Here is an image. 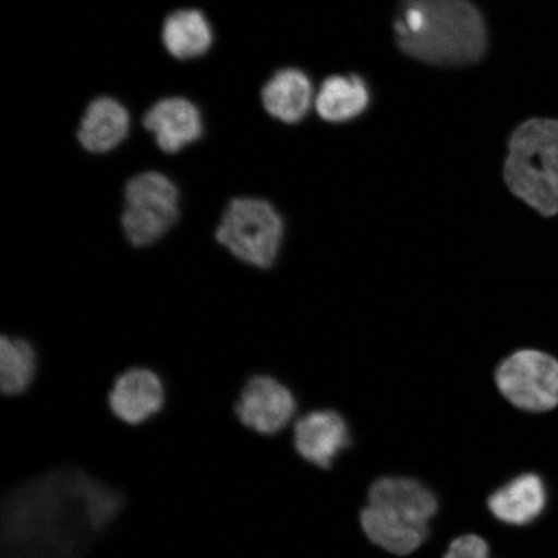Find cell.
Here are the masks:
<instances>
[{
    "label": "cell",
    "instance_id": "cell-1",
    "mask_svg": "<svg viewBox=\"0 0 558 558\" xmlns=\"http://www.w3.org/2000/svg\"><path fill=\"white\" fill-rule=\"evenodd\" d=\"M400 50L438 66H464L483 58L487 33L470 0H402L395 20Z\"/></svg>",
    "mask_w": 558,
    "mask_h": 558
},
{
    "label": "cell",
    "instance_id": "cell-2",
    "mask_svg": "<svg viewBox=\"0 0 558 558\" xmlns=\"http://www.w3.org/2000/svg\"><path fill=\"white\" fill-rule=\"evenodd\" d=\"M438 509L437 495L422 481L383 476L368 487L360 523L374 546L403 557L414 554L428 539Z\"/></svg>",
    "mask_w": 558,
    "mask_h": 558
},
{
    "label": "cell",
    "instance_id": "cell-3",
    "mask_svg": "<svg viewBox=\"0 0 558 558\" xmlns=\"http://www.w3.org/2000/svg\"><path fill=\"white\" fill-rule=\"evenodd\" d=\"M509 191L543 216L558 214V121L535 118L519 125L508 143Z\"/></svg>",
    "mask_w": 558,
    "mask_h": 558
},
{
    "label": "cell",
    "instance_id": "cell-4",
    "mask_svg": "<svg viewBox=\"0 0 558 558\" xmlns=\"http://www.w3.org/2000/svg\"><path fill=\"white\" fill-rule=\"evenodd\" d=\"M284 234L282 216L268 201L241 197L230 201L221 216L216 240L251 267L267 269L277 260Z\"/></svg>",
    "mask_w": 558,
    "mask_h": 558
},
{
    "label": "cell",
    "instance_id": "cell-5",
    "mask_svg": "<svg viewBox=\"0 0 558 558\" xmlns=\"http://www.w3.org/2000/svg\"><path fill=\"white\" fill-rule=\"evenodd\" d=\"M180 194L166 174L149 171L132 178L124 187L121 225L125 239L136 247L156 243L177 225Z\"/></svg>",
    "mask_w": 558,
    "mask_h": 558
},
{
    "label": "cell",
    "instance_id": "cell-6",
    "mask_svg": "<svg viewBox=\"0 0 558 558\" xmlns=\"http://www.w3.org/2000/svg\"><path fill=\"white\" fill-rule=\"evenodd\" d=\"M501 396L527 413H547L558 407V361L548 353L523 349L495 372Z\"/></svg>",
    "mask_w": 558,
    "mask_h": 558
},
{
    "label": "cell",
    "instance_id": "cell-7",
    "mask_svg": "<svg viewBox=\"0 0 558 558\" xmlns=\"http://www.w3.org/2000/svg\"><path fill=\"white\" fill-rule=\"evenodd\" d=\"M298 409L294 392L270 375L251 376L234 402V414L243 427L264 437L288 432L296 421Z\"/></svg>",
    "mask_w": 558,
    "mask_h": 558
},
{
    "label": "cell",
    "instance_id": "cell-8",
    "mask_svg": "<svg viewBox=\"0 0 558 558\" xmlns=\"http://www.w3.org/2000/svg\"><path fill=\"white\" fill-rule=\"evenodd\" d=\"M294 450L306 464L329 471L341 452L351 448V429L343 415L331 409L299 416L291 428Z\"/></svg>",
    "mask_w": 558,
    "mask_h": 558
},
{
    "label": "cell",
    "instance_id": "cell-9",
    "mask_svg": "<svg viewBox=\"0 0 558 558\" xmlns=\"http://www.w3.org/2000/svg\"><path fill=\"white\" fill-rule=\"evenodd\" d=\"M166 403V384L150 368L131 367L111 381L108 393L111 414L131 427L150 422L162 413Z\"/></svg>",
    "mask_w": 558,
    "mask_h": 558
},
{
    "label": "cell",
    "instance_id": "cell-10",
    "mask_svg": "<svg viewBox=\"0 0 558 558\" xmlns=\"http://www.w3.org/2000/svg\"><path fill=\"white\" fill-rule=\"evenodd\" d=\"M144 125L155 135L159 148L169 155L197 142L204 132L198 109L183 97H170L157 102L146 113Z\"/></svg>",
    "mask_w": 558,
    "mask_h": 558
},
{
    "label": "cell",
    "instance_id": "cell-11",
    "mask_svg": "<svg viewBox=\"0 0 558 558\" xmlns=\"http://www.w3.org/2000/svg\"><path fill=\"white\" fill-rule=\"evenodd\" d=\"M488 511L500 522L525 526L547 506V488L538 474L523 473L497 488L487 498Z\"/></svg>",
    "mask_w": 558,
    "mask_h": 558
},
{
    "label": "cell",
    "instance_id": "cell-12",
    "mask_svg": "<svg viewBox=\"0 0 558 558\" xmlns=\"http://www.w3.org/2000/svg\"><path fill=\"white\" fill-rule=\"evenodd\" d=\"M129 131L130 116L123 105L110 97H100L89 104L83 116L78 140L87 151L104 155L121 145Z\"/></svg>",
    "mask_w": 558,
    "mask_h": 558
},
{
    "label": "cell",
    "instance_id": "cell-13",
    "mask_svg": "<svg viewBox=\"0 0 558 558\" xmlns=\"http://www.w3.org/2000/svg\"><path fill=\"white\" fill-rule=\"evenodd\" d=\"M264 108L284 123L303 121L313 104L312 83L298 69L279 70L263 88Z\"/></svg>",
    "mask_w": 558,
    "mask_h": 558
},
{
    "label": "cell",
    "instance_id": "cell-14",
    "mask_svg": "<svg viewBox=\"0 0 558 558\" xmlns=\"http://www.w3.org/2000/svg\"><path fill=\"white\" fill-rule=\"evenodd\" d=\"M369 93L359 75H333L324 82L316 96L317 113L331 123H343L364 113Z\"/></svg>",
    "mask_w": 558,
    "mask_h": 558
},
{
    "label": "cell",
    "instance_id": "cell-15",
    "mask_svg": "<svg viewBox=\"0 0 558 558\" xmlns=\"http://www.w3.org/2000/svg\"><path fill=\"white\" fill-rule=\"evenodd\" d=\"M162 38L173 58L187 60L205 54L213 45L214 35L204 13L181 10L165 21Z\"/></svg>",
    "mask_w": 558,
    "mask_h": 558
},
{
    "label": "cell",
    "instance_id": "cell-16",
    "mask_svg": "<svg viewBox=\"0 0 558 558\" xmlns=\"http://www.w3.org/2000/svg\"><path fill=\"white\" fill-rule=\"evenodd\" d=\"M37 375V357L29 341L3 337L0 340V393L20 397L29 392Z\"/></svg>",
    "mask_w": 558,
    "mask_h": 558
},
{
    "label": "cell",
    "instance_id": "cell-17",
    "mask_svg": "<svg viewBox=\"0 0 558 558\" xmlns=\"http://www.w3.org/2000/svg\"><path fill=\"white\" fill-rule=\"evenodd\" d=\"M444 558H492L490 547L483 536L476 534L460 535L452 539Z\"/></svg>",
    "mask_w": 558,
    "mask_h": 558
}]
</instances>
